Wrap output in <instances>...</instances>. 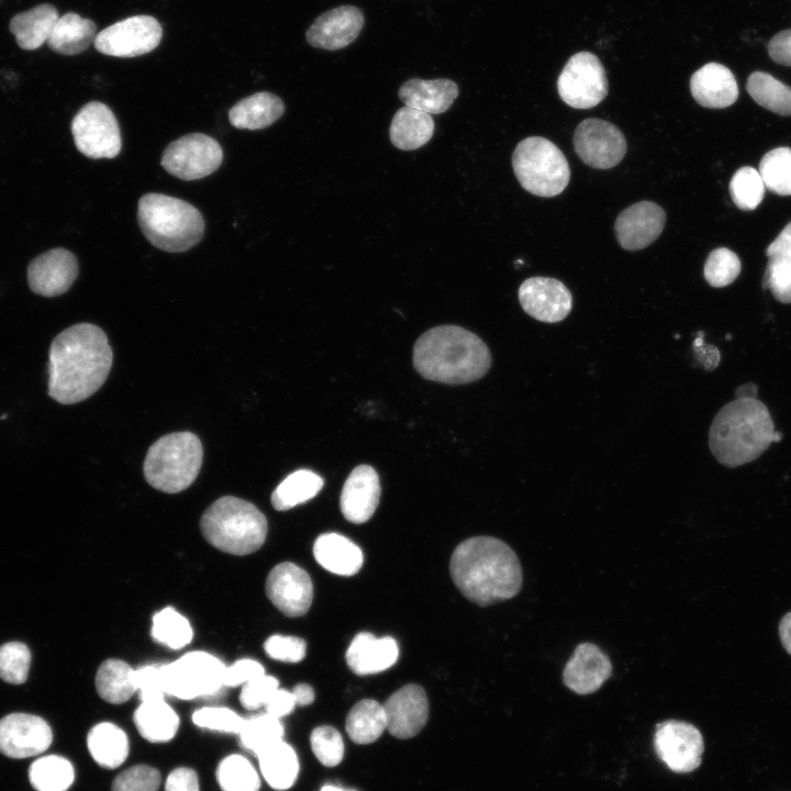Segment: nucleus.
Masks as SVG:
<instances>
[{
	"instance_id": "f257e3e1",
	"label": "nucleus",
	"mask_w": 791,
	"mask_h": 791,
	"mask_svg": "<svg viewBox=\"0 0 791 791\" xmlns=\"http://www.w3.org/2000/svg\"><path fill=\"white\" fill-rule=\"evenodd\" d=\"M113 360L105 333L90 323L75 324L52 342L48 396L62 404L83 401L107 380Z\"/></svg>"
},
{
	"instance_id": "f03ea898",
	"label": "nucleus",
	"mask_w": 791,
	"mask_h": 791,
	"mask_svg": "<svg viewBox=\"0 0 791 791\" xmlns=\"http://www.w3.org/2000/svg\"><path fill=\"white\" fill-rule=\"evenodd\" d=\"M449 572L461 594L481 606L513 598L523 581L516 554L508 544L490 536L470 537L457 545Z\"/></svg>"
},
{
	"instance_id": "7ed1b4c3",
	"label": "nucleus",
	"mask_w": 791,
	"mask_h": 791,
	"mask_svg": "<svg viewBox=\"0 0 791 791\" xmlns=\"http://www.w3.org/2000/svg\"><path fill=\"white\" fill-rule=\"evenodd\" d=\"M413 365L425 379L443 383H467L483 377L491 366L486 343L456 325H442L423 333L413 347Z\"/></svg>"
},
{
	"instance_id": "20e7f679",
	"label": "nucleus",
	"mask_w": 791,
	"mask_h": 791,
	"mask_svg": "<svg viewBox=\"0 0 791 791\" xmlns=\"http://www.w3.org/2000/svg\"><path fill=\"white\" fill-rule=\"evenodd\" d=\"M775 425L767 406L757 398H736L715 415L709 447L729 468L750 463L773 443Z\"/></svg>"
},
{
	"instance_id": "39448f33",
	"label": "nucleus",
	"mask_w": 791,
	"mask_h": 791,
	"mask_svg": "<svg viewBox=\"0 0 791 791\" xmlns=\"http://www.w3.org/2000/svg\"><path fill=\"white\" fill-rule=\"evenodd\" d=\"M137 221L147 241L168 253L190 249L204 233V221L196 207L161 193L151 192L141 197Z\"/></svg>"
},
{
	"instance_id": "423d86ee",
	"label": "nucleus",
	"mask_w": 791,
	"mask_h": 791,
	"mask_svg": "<svg viewBox=\"0 0 791 791\" xmlns=\"http://www.w3.org/2000/svg\"><path fill=\"white\" fill-rule=\"evenodd\" d=\"M200 530L213 547L242 556L261 547L267 535V520L253 503L225 495L204 511Z\"/></svg>"
},
{
	"instance_id": "0eeeda50",
	"label": "nucleus",
	"mask_w": 791,
	"mask_h": 791,
	"mask_svg": "<svg viewBox=\"0 0 791 791\" xmlns=\"http://www.w3.org/2000/svg\"><path fill=\"white\" fill-rule=\"evenodd\" d=\"M202 459L199 437L191 432H175L160 437L148 448L143 471L153 488L177 493L196 480Z\"/></svg>"
},
{
	"instance_id": "6e6552de",
	"label": "nucleus",
	"mask_w": 791,
	"mask_h": 791,
	"mask_svg": "<svg viewBox=\"0 0 791 791\" xmlns=\"http://www.w3.org/2000/svg\"><path fill=\"white\" fill-rule=\"evenodd\" d=\"M520 185L530 193L550 198L561 193L570 179L562 152L549 140L531 136L521 141L512 155Z\"/></svg>"
},
{
	"instance_id": "1a4fd4ad",
	"label": "nucleus",
	"mask_w": 791,
	"mask_h": 791,
	"mask_svg": "<svg viewBox=\"0 0 791 791\" xmlns=\"http://www.w3.org/2000/svg\"><path fill=\"white\" fill-rule=\"evenodd\" d=\"M226 666L205 651H190L161 666L165 693L181 700L212 697L224 686Z\"/></svg>"
},
{
	"instance_id": "9d476101",
	"label": "nucleus",
	"mask_w": 791,
	"mask_h": 791,
	"mask_svg": "<svg viewBox=\"0 0 791 791\" xmlns=\"http://www.w3.org/2000/svg\"><path fill=\"white\" fill-rule=\"evenodd\" d=\"M71 134L77 149L93 159L113 158L122 147L119 123L104 103L85 104L71 122Z\"/></svg>"
},
{
	"instance_id": "9b49d317",
	"label": "nucleus",
	"mask_w": 791,
	"mask_h": 791,
	"mask_svg": "<svg viewBox=\"0 0 791 791\" xmlns=\"http://www.w3.org/2000/svg\"><path fill=\"white\" fill-rule=\"evenodd\" d=\"M561 100L576 109L598 105L608 94V79L600 59L592 53L571 56L557 80Z\"/></svg>"
},
{
	"instance_id": "f8f14e48",
	"label": "nucleus",
	"mask_w": 791,
	"mask_h": 791,
	"mask_svg": "<svg viewBox=\"0 0 791 791\" xmlns=\"http://www.w3.org/2000/svg\"><path fill=\"white\" fill-rule=\"evenodd\" d=\"M222 159L223 152L218 141L202 133H190L165 148L160 164L179 179L196 180L214 172Z\"/></svg>"
},
{
	"instance_id": "ddd939ff",
	"label": "nucleus",
	"mask_w": 791,
	"mask_h": 791,
	"mask_svg": "<svg viewBox=\"0 0 791 791\" xmlns=\"http://www.w3.org/2000/svg\"><path fill=\"white\" fill-rule=\"evenodd\" d=\"M163 36L159 22L151 15H134L99 32L94 48L114 57H136L155 49Z\"/></svg>"
},
{
	"instance_id": "4468645a",
	"label": "nucleus",
	"mask_w": 791,
	"mask_h": 791,
	"mask_svg": "<svg viewBox=\"0 0 791 791\" xmlns=\"http://www.w3.org/2000/svg\"><path fill=\"white\" fill-rule=\"evenodd\" d=\"M654 747L659 759L670 770L687 773L701 765L704 742L694 725L669 720L656 725Z\"/></svg>"
},
{
	"instance_id": "2eb2a0df",
	"label": "nucleus",
	"mask_w": 791,
	"mask_h": 791,
	"mask_svg": "<svg viewBox=\"0 0 791 791\" xmlns=\"http://www.w3.org/2000/svg\"><path fill=\"white\" fill-rule=\"evenodd\" d=\"M573 147L588 166L609 169L616 166L626 153V141L621 130L601 119H586L576 129Z\"/></svg>"
},
{
	"instance_id": "dca6fc26",
	"label": "nucleus",
	"mask_w": 791,
	"mask_h": 791,
	"mask_svg": "<svg viewBox=\"0 0 791 791\" xmlns=\"http://www.w3.org/2000/svg\"><path fill=\"white\" fill-rule=\"evenodd\" d=\"M266 594L285 615L305 614L313 600V584L308 572L293 562L275 566L266 580Z\"/></svg>"
},
{
	"instance_id": "f3484780",
	"label": "nucleus",
	"mask_w": 791,
	"mask_h": 791,
	"mask_svg": "<svg viewBox=\"0 0 791 791\" xmlns=\"http://www.w3.org/2000/svg\"><path fill=\"white\" fill-rule=\"evenodd\" d=\"M53 740L48 723L26 713H12L0 720V751L21 759L44 753Z\"/></svg>"
},
{
	"instance_id": "a211bd4d",
	"label": "nucleus",
	"mask_w": 791,
	"mask_h": 791,
	"mask_svg": "<svg viewBox=\"0 0 791 791\" xmlns=\"http://www.w3.org/2000/svg\"><path fill=\"white\" fill-rule=\"evenodd\" d=\"M519 301L533 319L545 323L562 321L572 309V296L559 280L548 277H532L519 288Z\"/></svg>"
},
{
	"instance_id": "6ab92c4d",
	"label": "nucleus",
	"mask_w": 791,
	"mask_h": 791,
	"mask_svg": "<svg viewBox=\"0 0 791 791\" xmlns=\"http://www.w3.org/2000/svg\"><path fill=\"white\" fill-rule=\"evenodd\" d=\"M76 256L62 247L49 249L31 260L27 267L30 289L43 297L65 293L78 276Z\"/></svg>"
},
{
	"instance_id": "aec40b11",
	"label": "nucleus",
	"mask_w": 791,
	"mask_h": 791,
	"mask_svg": "<svg viewBox=\"0 0 791 791\" xmlns=\"http://www.w3.org/2000/svg\"><path fill=\"white\" fill-rule=\"evenodd\" d=\"M388 732L400 739L412 738L428 718V700L422 687L409 683L393 692L382 704Z\"/></svg>"
},
{
	"instance_id": "412c9836",
	"label": "nucleus",
	"mask_w": 791,
	"mask_h": 791,
	"mask_svg": "<svg viewBox=\"0 0 791 791\" xmlns=\"http://www.w3.org/2000/svg\"><path fill=\"white\" fill-rule=\"evenodd\" d=\"M365 23L364 13L354 5H341L319 15L305 33L315 48L337 51L353 43Z\"/></svg>"
},
{
	"instance_id": "4be33fe9",
	"label": "nucleus",
	"mask_w": 791,
	"mask_h": 791,
	"mask_svg": "<svg viewBox=\"0 0 791 791\" xmlns=\"http://www.w3.org/2000/svg\"><path fill=\"white\" fill-rule=\"evenodd\" d=\"M666 223V213L651 201H640L623 210L615 221L620 245L626 250H638L655 242Z\"/></svg>"
},
{
	"instance_id": "5701e85b",
	"label": "nucleus",
	"mask_w": 791,
	"mask_h": 791,
	"mask_svg": "<svg viewBox=\"0 0 791 791\" xmlns=\"http://www.w3.org/2000/svg\"><path fill=\"white\" fill-rule=\"evenodd\" d=\"M612 664L603 650L592 643L579 644L567 661L562 679L578 694L595 692L610 678Z\"/></svg>"
},
{
	"instance_id": "b1692460",
	"label": "nucleus",
	"mask_w": 791,
	"mask_h": 791,
	"mask_svg": "<svg viewBox=\"0 0 791 791\" xmlns=\"http://www.w3.org/2000/svg\"><path fill=\"white\" fill-rule=\"evenodd\" d=\"M380 498L377 471L368 465L355 467L347 477L339 499L344 517L355 524L367 522L375 513Z\"/></svg>"
},
{
	"instance_id": "393cba45",
	"label": "nucleus",
	"mask_w": 791,
	"mask_h": 791,
	"mask_svg": "<svg viewBox=\"0 0 791 791\" xmlns=\"http://www.w3.org/2000/svg\"><path fill=\"white\" fill-rule=\"evenodd\" d=\"M399 647L390 636L376 637L371 633H358L347 648L345 658L349 669L358 675H374L393 666Z\"/></svg>"
},
{
	"instance_id": "a878e982",
	"label": "nucleus",
	"mask_w": 791,
	"mask_h": 791,
	"mask_svg": "<svg viewBox=\"0 0 791 791\" xmlns=\"http://www.w3.org/2000/svg\"><path fill=\"white\" fill-rule=\"evenodd\" d=\"M690 90L699 104L712 109L729 107L738 98L733 73L718 63H709L698 69L691 76Z\"/></svg>"
},
{
	"instance_id": "bb28decb",
	"label": "nucleus",
	"mask_w": 791,
	"mask_h": 791,
	"mask_svg": "<svg viewBox=\"0 0 791 791\" xmlns=\"http://www.w3.org/2000/svg\"><path fill=\"white\" fill-rule=\"evenodd\" d=\"M458 93L456 82L447 78L432 80L412 78L404 81L398 91L404 105L428 114H439L448 110Z\"/></svg>"
},
{
	"instance_id": "cd10ccee",
	"label": "nucleus",
	"mask_w": 791,
	"mask_h": 791,
	"mask_svg": "<svg viewBox=\"0 0 791 791\" xmlns=\"http://www.w3.org/2000/svg\"><path fill=\"white\" fill-rule=\"evenodd\" d=\"M313 555L327 571L347 577L357 573L364 561L361 549L337 533L321 534L314 542Z\"/></svg>"
},
{
	"instance_id": "c85d7f7f",
	"label": "nucleus",
	"mask_w": 791,
	"mask_h": 791,
	"mask_svg": "<svg viewBox=\"0 0 791 791\" xmlns=\"http://www.w3.org/2000/svg\"><path fill=\"white\" fill-rule=\"evenodd\" d=\"M766 255L762 288L770 290L777 301L791 303V222L768 246Z\"/></svg>"
},
{
	"instance_id": "c756f323",
	"label": "nucleus",
	"mask_w": 791,
	"mask_h": 791,
	"mask_svg": "<svg viewBox=\"0 0 791 791\" xmlns=\"http://www.w3.org/2000/svg\"><path fill=\"white\" fill-rule=\"evenodd\" d=\"M285 112L282 100L267 91L256 92L235 103L229 120L236 129L261 130L276 122Z\"/></svg>"
},
{
	"instance_id": "7c9ffc66",
	"label": "nucleus",
	"mask_w": 791,
	"mask_h": 791,
	"mask_svg": "<svg viewBox=\"0 0 791 791\" xmlns=\"http://www.w3.org/2000/svg\"><path fill=\"white\" fill-rule=\"evenodd\" d=\"M58 18L54 5L43 3L14 15L9 29L21 48L33 51L47 43Z\"/></svg>"
},
{
	"instance_id": "2f4dec72",
	"label": "nucleus",
	"mask_w": 791,
	"mask_h": 791,
	"mask_svg": "<svg viewBox=\"0 0 791 791\" xmlns=\"http://www.w3.org/2000/svg\"><path fill=\"white\" fill-rule=\"evenodd\" d=\"M97 25L89 19L68 12L59 16L47 40L48 47L62 55L85 52L97 36Z\"/></svg>"
},
{
	"instance_id": "473e14b6",
	"label": "nucleus",
	"mask_w": 791,
	"mask_h": 791,
	"mask_svg": "<svg viewBox=\"0 0 791 791\" xmlns=\"http://www.w3.org/2000/svg\"><path fill=\"white\" fill-rule=\"evenodd\" d=\"M434 120L423 111L402 107L392 118L389 136L399 149L413 151L425 145L434 133Z\"/></svg>"
},
{
	"instance_id": "72a5a7b5",
	"label": "nucleus",
	"mask_w": 791,
	"mask_h": 791,
	"mask_svg": "<svg viewBox=\"0 0 791 791\" xmlns=\"http://www.w3.org/2000/svg\"><path fill=\"white\" fill-rule=\"evenodd\" d=\"M87 746L93 760L108 769L121 766L130 749L125 732L110 722H101L89 731Z\"/></svg>"
},
{
	"instance_id": "f704fd0d",
	"label": "nucleus",
	"mask_w": 791,
	"mask_h": 791,
	"mask_svg": "<svg viewBox=\"0 0 791 791\" xmlns=\"http://www.w3.org/2000/svg\"><path fill=\"white\" fill-rule=\"evenodd\" d=\"M133 718L138 733L151 743L169 742L179 727V717L165 699L141 702Z\"/></svg>"
},
{
	"instance_id": "c9c22d12",
	"label": "nucleus",
	"mask_w": 791,
	"mask_h": 791,
	"mask_svg": "<svg viewBox=\"0 0 791 791\" xmlns=\"http://www.w3.org/2000/svg\"><path fill=\"white\" fill-rule=\"evenodd\" d=\"M257 757L260 772L271 788L287 790L292 787L298 777L299 760L289 744L281 740Z\"/></svg>"
},
{
	"instance_id": "e433bc0d",
	"label": "nucleus",
	"mask_w": 791,
	"mask_h": 791,
	"mask_svg": "<svg viewBox=\"0 0 791 791\" xmlns=\"http://www.w3.org/2000/svg\"><path fill=\"white\" fill-rule=\"evenodd\" d=\"M96 689L104 701L124 703L137 691L135 670L123 660L108 659L97 671Z\"/></svg>"
},
{
	"instance_id": "4c0bfd02",
	"label": "nucleus",
	"mask_w": 791,
	"mask_h": 791,
	"mask_svg": "<svg viewBox=\"0 0 791 791\" xmlns=\"http://www.w3.org/2000/svg\"><path fill=\"white\" fill-rule=\"evenodd\" d=\"M345 728L348 737L356 744L376 742L387 729L383 705L371 699L357 702L346 716Z\"/></svg>"
},
{
	"instance_id": "58836bf2",
	"label": "nucleus",
	"mask_w": 791,
	"mask_h": 791,
	"mask_svg": "<svg viewBox=\"0 0 791 791\" xmlns=\"http://www.w3.org/2000/svg\"><path fill=\"white\" fill-rule=\"evenodd\" d=\"M324 480L309 469H299L286 477L271 494L277 511H286L314 498L323 488Z\"/></svg>"
},
{
	"instance_id": "ea45409f",
	"label": "nucleus",
	"mask_w": 791,
	"mask_h": 791,
	"mask_svg": "<svg viewBox=\"0 0 791 791\" xmlns=\"http://www.w3.org/2000/svg\"><path fill=\"white\" fill-rule=\"evenodd\" d=\"M29 779L36 791H66L74 782L75 771L68 759L48 755L32 762Z\"/></svg>"
},
{
	"instance_id": "a19ab883",
	"label": "nucleus",
	"mask_w": 791,
	"mask_h": 791,
	"mask_svg": "<svg viewBox=\"0 0 791 791\" xmlns=\"http://www.w3.org/2000/svg\"><path fill=\"white\" fill-rule=\"evenodd\" d=\"M283 735L281 721L268 713L244 718L238 733L241 745L256 756L281 742Z\"/></svg>"
},
{
	"instance_id": "79ce46f5",
	"label": "nucleus",
	"mask_w": 791,
	"mask_h": 791,
	"mask_svg": "<svg viewBox=\"0 0 791 791\" xmlns=\"http://www.w3.org/2000/svg\"><path fill=\"white\" fill-rule=\"evenodd\" d=\"M746 88L750 97L761 107L781 114L791 115V88L771 75L753 73Z\"/></svg>"
},
{
	"instance_id": "37998d69",
	"label": "nucleus",
	"mask_w": 791,
	"mask_h": 791,
	"mask_svg": "<svg viewBox=\"0 0 791 791\" xmlns=\"http://www.w3.org/2000/svg\"><path fill=\"white\" fill-rule=\"evenodd\" d=\"M216 780L223 791H258L260 780L252 762L244 756L233 754L221 760Z\"/></svg>"
},
{
	"instance_id": "c03bdc74",
	"label": "nucleus",
	"mask_w": 791,
	"mask_h": 791,
	"mask_svg": "<svg viewBox=\"0 0 791 791\" xmlns=\"http://www.w3.org/2000/svg\"><path fill=\"white\" fill-rule=\"evenodd\" d=\"M152 636L170 649L187 646L193 631L189 621L172 608H165L153 616Z\"/></svg>"
},
{
	"instance_id": "a18cd8bd",
	"label": "nucleus",
	"mask_w": 791,
	"mask_h": 791,
	"mask_svg": "<svg viewBox=\"0 0 791 791\" xmlns=\"http://www.w3.org/2000/svg\"><path fill=\"white\" fill-rule=\"evenodd\" d=\"M758 171L768 190L791 196V147H778L765 154Z\"/></svg>"
},
{
	"instance_id": "49530a36",
	"label": "nucleus",
	"mask_w": 791,
	"mask_h": 791,
	"mask_svg": "<svg viewBox=\"0 0 791 791\" xmlns=\"http://www.w3.org/2000/svg\"><path fill=\"white\" fill-rule=\"evenodd\" d=\"M765 183L758 170L750 166L739 168L729 182V193L737 208L744 211L756 209L765 196Z\"/></svg>"
},
{
	"instance_id": "de8ad7c7",
	"label": "nucleus",
	"mask_w": 791,
	"mask_h": 791,
	"mask_svg": "<svg viewBox=\"0 0 791 791\" xmlns=\"http://www.w3.org/2000/svg\"><path fill=\"white\" fill-rule=\"evenodd\" d=\"M740 272L738 256L728 248L720 247L710 253L704 264V278L714 288L731 285Z\"/></svg>"
},
{
	"instance_id": "09e8293b",
	"label": "nucleus",
	"mask_w": 791,
	"mask_h": 791,
	"mask_svg": "<svg viewBox=\"0 0 791 791\" xmlns=\"http://www.w3.org/2000/svg\"><path fill=\"white\" fill-rule=\"evenodd\" d=\"M31 664L29 647L20 642H9L0 647V678L12 684L26 681Z\"/></svg>"
},
{
	"instance_id": "8fccbe9b",
	"label": "nucleus",
	"mask_w": 791,
	"mask_h": 791,
	"mask_svg": "<svg viewBox=\"0 0 791 791\" xmlns=\"http://www.w3.org/2000/svg\"><path fill=\"white\" fill-rule=\"evenodd\" d=\"M310 743L313 754L322 765L334 767L343 760L344 740L335 727H315L310 735Z\"/></svg>"
},
{
	"instance_id": "3c124183",
	"label": "nucleus",
	"mask_w": 791,
	"mask_h": 791,
	"mask_svg": "<svg viewBox=\"0 0 791 791\" xmlns=\"http://www.w3.org/2000/svg\"><path fill=\"white\" fill-rule=\"evenodd\" d=\"M192 722L210 731L238 734L244 718L229 708L204 706L193 712Z\"/></svg>"
},
{
	"instance_id": "603ef678",
	"label": "nucleus",
	"mask_w": 791,
	"mask_h": 791,
	"mask_svg": "<svg viewBox=\"0 0 791 791\" xmlns=\"http://www.w3.org/2000/svg\"><path fill=\"white\" fill-rule=\"evenodd\" d=\"M160 783L159 771L147 765H136L116 776L112 791H157Z\"/></svg>"
},
{
	"instance_id": "864d4df0",
	"label": "nucleus",
	"mask_w": 791,
	"mask_h": 791,
	"mask_svg": "<svg viewBox=\"0 0 791 791\" xmlns=\"http://www.w3.org/2000/svg\"><path fill=\"white\" fill-rule=\"evenodd\" d=\"M278 680L268 675H263L244 683L239 694L243 708L249 711L265 706L272 693L279 688Z\"/></svg>"
},
{
	"instance_id": "5fc2aeb1",
	"label": "nucleus",
	"mask_w": 791,
	"mask_h": 791,
	"mask_svg": "<svg viewBox=\"0 0 791 791\" xmlns=\"http://www.w3.org/2000/svg\"><path fill=\"white\" fill-rule=\"evenodd\" d=\"M264 649L272 659L298 662L305 656L307 644L297 636L272 635L265 642Z\"/></svg>"
},
{
	"instance_id": "6e6d98bb",
	"label": "nucleus",
	"mask_w": 791,
	"mask_h": 791,
	"mask_svg": "<svg viewBox=\"0 0 791 791\" xmlns=\"http://www.w3.org/2000/svg\"><path fill=\"white\" fill-rule=\"evenodd\" d=\"M163 665H147L135 670V682L141 702L164 700Z\"/></svg>"
},
{
	"instance_id": "4d7b16f0",
	"label": "nucleus",
	"mask_w": 791,
	"mask_h": 791,
	"mask_svg": "<svg viewBox=\"0 0 791 791\" xmlns=\"http://www.w3.org/2000/svg\"><path fill=\"white\" fill-rule=\"evenodd\" d=\"M263 675L265 669L258 661L245 658L225 668L223 681L225 687L234 688Z\"/></svg>"
},
{
	"instance_id": "13d9d810",
	"label": "nucleus",
	"mask_w": 791,
	"mask_h": 791,
	"mask_svg": "<svg viewBox=\"0 0 791 791\" xmlns=\"http://www.w3.org/2000/svg\"><path fill=\"white\" fill-rule=\"evenodd\" d=\"M165 791H199L196 771L187 767L174 769L166 779Z\"/></svg>"
},
{
	"instance_id": "bf43d9fd",
	"label": "nucleus",
	"mask_w": 791,
	"mask_h": 791,
	"mask_svg": "<svg viewBox=\"0 0 791 791\" xmlns=\"http://www.w3.org/2000/svg\"><path fill=\"white\" fill-rule=\"evenodd\" d=\"M768 54L777 64L791 66V29L777 33L770 40Z\"/></svg>"
},
{
	"instance_id": "052dcab7",
	"label": "nucleus",
	"mask_w": 791,
	"mask_h": 791,
	"mask_svg": "<svg viewBox=\"0 0 791 791\" xmlns=\"http://www.w3.org/2000/svg\"><path fill=\"white\" fill-rule=\"evenodd\" d=\"M296 706V701L291 691L277 689L265 705L266 713L281 718L289 715Z\"/></svg>"
},
{
	"instance_id": "680f3d73",
	"label": "nucleus",
	"mask_w": 791,
	"mask_h": 791,
	"mask_svg": "<svg viewBox=\"0 0 791 791\" xmlns=\"http://www.w3.org/2000/svg\"><path fill=\"white\" fill-rule=\"evenodd\" d=\"M693 347L698 360L702 361L705 370H713L720 363L721 356L718 349L713 345H706L703 342V335L700 332L693 342Z\"/></svg>"
},
{
	"instance_id": "e2e57ef3",
	"label": "nucleus",
	"mask_w": 791,
	"mask_h": 791,
	"mask_svg": "<svg viewBox=\"0 0 791 791\" xmlns=\"http://www.w3.org/2000/svg\"><path fill=\"white\" fill-rule=\"evenodd\" d=\"M291 692L293 694L296 705L299 706L311 704L315 698L314 690L307 683L297 684Z\"/></svg>"
},
{
	"instance_id": "0e129e2a",
	"label": "nucleus",
	"mask_w": 791,
	"mask_h": 791,
	"mask_svg": "<svg viewBox=\"0 0 791 791\" xmlns=\"http://www.w3.org/2000/svg\"><path fill=\"white\" fill-rule=\"evenodd\" d=\"M779 636L784 649L791 655V612L787 613L779 624Z\"/></svg>"
},
{
	"instance_id": "69168bd1",
	"label": "nucleus",
	"mask_w": 791,
	"mask_h": 791,
	"mask_svg": "<svg viewBox=\"0 0 791 791\" xmlns=\"http://www.w3.org/2000/svg\"><path fill=\"white\" fill-rule=\"evenodd\" d=\"M758 388L755 383L748 382L735 390L736 398H757Z\"/></svg>"
},
{
	"instance_id": "338daca9",
	"label": "nucleus",
	"mask_w": 791,
	"mask_h": 791,
	"mask_svg": "<svg viewBox=\"0 0 791 791\" xmlns=\"http://www.w3.org/2000/svg\"><path fill=\"white\" fill-rule=\"evenodd\" d=\"M321 791H348V790H345V789L339 788V787H336V786H331V784H328V786H324V787L321 789Z\"/></svg>"
},
{
	"instance_id": "774afa93",
	"label": "nucleus",
	"mask_w": 791,
	"mask_h": 791,
	"mask_svg": "<svg viewBox=\"0 0 791 791\" xmlns=\"http://www.w3.org/2000/svg\"><path fill=\"white\" fill-rule=\"evenodd\" d=\"M781 438H782V434L779 433V432H777V431H775V434H773V443L779 442Z\"/></svg>"
}]
</instances>
